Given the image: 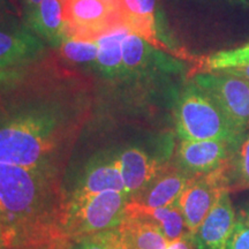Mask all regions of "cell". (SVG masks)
Here are the masks:
<instances>
[{"mask_svg": "<svg viewBox=\"0 0 249 249\" xmlns=\"http://www.w3.org/2000/svg\"><path fill=\"white\" fill-rule=\"evenodd\" d=\"M61 174L0 163V224L7 249H68Z\"/></svg>", "mask_w": 249, "mask_h": 249, "instance_id": "1", "label": "cell"}, {"mask_svg": "<svg viewBox=\"0 0 249 249\" xmlns=\"http://www.w3.org/2000/svg\"><path fill=\"white\" fill-rule=\"evenodd\" d=\"M75 114L59 102L35 101L0 114V163L61 174Z\"/></svg>", "mask_w": 249, "mask_h": 249, "instance_id": "2", "label": "cell"}, {"mask_svg": "<svg viewBox=\"0 0 249 249\" xmlns=\"http://www.w3.org/2000/svg\"><path fill=\"white\" fill-rule=\"evenodd\" d=\"M177 133L181 140H222L238 148L246 136L235 130L213 98L194 82L186 87L176 107Z\"/></svg>", "mask_w": 249, "mask_h": 249, "instance_id": "3", "label": "cell"}, {"mask_svg": "<svg viewBox=\"0 0 249 249\" xmlns=\"http://www.w3.org/2000/svg\"><path fill=\"white\" fill-rule=\"evenodd\" d=\"M129 196L116 191L65 200L64 232L73 242L86 236L118 229L126 217Z\"/></svg>", "mask_w": 249, "mask_h": 249, "instance_id": "4", "label": "cell"}, {"mask_svg": "<svg viewBox=\"0 0 249 249\" xmlns=\"http://www.w3.org/2000/svg\"><path fill=\"white\" fill-rule=\"evenodd\" d=\"M65 39L92 42L123 26L112 0H64Z\"/></svg>", "mask_w": 249, "mask_h": 249, "instance_id": "5", "label": "cell"}, {"mask_svg": "<svg viewBox=\"0 0 249 249\" xmlns=\"http://www.w3.org/2000/svg\"><path fill=\"white\" fill-rule=\"evenodd\" d=\"M224 112L235 130L246 136L249 130V81L220 74H201L194 79Z\"/></svg>", "mask_w": 249, "mask_h": 249, "instance_id": "6", "label": "cell"}, {"mask_svg": "<svg viewBox=\"0 0 249 249\" xmlns=\"http://www.w3.org/2000/svg\"><path fill=\"white\" fill-rule=\"evenodd\" d=\"M64 189L65 200L110 191L127 194L116 149L102 150L91 156Z\"/></svg>", "mask_w": 249, "mask_h": 249, "instance_id": "7", "label": "cell"}, {"mask_svg": "<svg viewBox=\"0 0 249 249\" xmlns=\"http://www.w3.org/2000/svg\"><path fill=\"white\" fill-rule=\"evenodd\" d=\"M229 164L211 173L193 177L176 202L191 235L196 232L220 196L230 192L227 181Z\"/></svg>", "mask_w": 249, "mask_h": 249, "instance_id": "8", "label": "cell"}, {"mask_svg": "<svg viewBox=\"0 0 249 249\" xmlns=\"http://www.w3.org/2000/svg\"><path fill=\"white\" fill-rule=\"evenodd\" d=\"M44 50V42L27 24L0 17V73L35 61Z\"/></svg>", "mask_w": 249, "mask_h": 249, "instance_id": "9", "label": "cell"}, {"mask_svg": "<svg viewBox=\"0 0 249 249\" xmlns=\"http://www.w3.org/2000/svg\"><path fill=\"white\" fill-rule=\"evenodd\" d=\"M118 161L129 200L140 194L164 169L169 166L170 154H154L141 144L116 149Z\"/></svg>", "mask_w": 249, "mask_h": 249, "instance_id": "10", "label": "cell"}, {"mask_svg": "<svg viewBox=\"0 0 249 249\" xmlns=\"http://www.w3.org/2000/svg\"><path fill=\"white\" fill-rule=\"evenodd\" d=\"M236 149L222 140H182L177 151L176 166L192 178L211 173L229 164Z\"/></svg>", "mask_w": 249, "mask_h": 249, "instance_id": "11", "label": "cell"}, {"mask_svg": "<svg viewBox=\"0 0 249 249\" xmlns=\"http://www.w3.org/2000/svg\"><path fill=\"white\" fill-rule=\"evenodd\" d=\"M236 222L230 192H225L192 235L196 249H225Z\"/></svg>", "mask_w": 249, "mask_h": 249, "instance_id": "12", "label": "cell"}, {"mask_svg": "<svg viewBox=\"0 0 249 249\" xmlns=\"http://www.w3.org/2000/svg\"><path fill=\"white\" fill-rule=\"evenodd\" d=\"M191 179L192 177L180 171L176 165H169L140 194L130 198L129 202L147 208L169 207L178 201Z\"/></svg>", "mask_w": 249, "mask_h": 249, "instance_id": "13", "label": "cell"}, {"mask_svg": "<svg viewBox=\"0 0 249 249\" xmlns=\"http://www.w3.org/2000/svg\"><path fill=\"white\" fill-rule=\"evenodd\" d=\"M26 24L40 39L58 48L65 40L64 0H42L28 8Z\"/></svg>", "mask_w": 249, "mask_h": 249, "instance_id": "14", "label": "cell"}, {"mask_svg": "<svg viewBox=\"0 0 249 249\" xmlns=\"http://www.w3.org/2000/svg\"><path fill=\"white\" fill-rule=\"evenodd\" d=\"M127 249H167L169 240L151 220L126 213L118 227Z\"/></svg>", "mask_w": 249, "mask_h": 249, "instance_id": "15", "label": "cell"}, {"mask_svg": "<svg viewBox=\"0 0 249 249\" xmlns=\"http://www.w3.org/2000/svg\"><path fill=\"white\" fill-rule=\"evenodd\" d=\"M119 12L123 26L147 42L156 43L155 0H112Z\"/></svg>", "mask_w": 249, "mask_h": 249, "instance_id": "16", "label": "cell"}, {"mask_svg": "<svg viewBox=\"0 0 249 249\" xmlns=\"http://www.w3.org/2000/svg\"><path fill=\"white\" fill-rule=\"evenodd\" d=\"M126 213L136 214V216L151 220L160 227L169 242L179 240L186 236H192L187 229L181 210L177 203L169 207L147 208L128 202Z\"/></svg>", "mask_w": 249, "mask_h": 249, "instance_id": "17", "label": "cell"}, {"mask_svg": "<svg viewBox=\"0 0 249 249\" xmlns=\"http://www.w3.org/2000/svg\"><path fill=\"white\" fill-rule=\"evenodd\" d=\"M128 34L130 31L126 27H119L98 39L96 64L99 73L108 80L121 79L124 75L123 42Z\"/></svg>", "mask_w": 249, "mask_h": 249, "instance_id": "18", "label": "cell"}, {"mask_svg": "<svg viewBox=\"0 0 249 249\" xmlns=\"http://www.w3.org/2000/svg\"><path fill=\"white\" fill-rule=\"evenodd\" d=\"M158 55L144 38L135 34H128L123 42V77L144 75L157 64Z\"/></svg>", "mask_w": 249, "mask_h": 249, "instance_id": "19", "label": "cell"}, {"mask_svg": "<svg viewBox=\"0 0 249 249\" xmlns=\"http://www.w3.org/2000/svg\"><path fill=\"white\" fill-rule=\"evenodd\" d=\"M227 181L230 193L249 189V135L242 140L230 160Z\"/></svg>", "mask_w": 249, "mask_h": 249, "instance_id": "20", "label": "cell"}, {"mask_svg": "<svg viewBox=\"0 0 249 249\" xmlns=\"http://www.w3.org/2000/svg\"><path fill=\"white\" fill-rule=\"evenodd\" d=\"M68 249H127L118 229L73 241Z\"/></svg>", "mask_w": 249, "mask_h": 249, "instance_id": "21", "label": "cell"}, {"mask_svg": "<svg viewBox=\"0 0 249 249\" xmlns=\"http://www.w3.org/2000/svg\"><path fill=\"white\" fill-rule=\"evenodd\" d=\"M61 51L67 59L80 64H91L98 57V45L92 42L65 39L61 44Z\"/></svg>", "mask_w": 249, "mask_h": 249, "instance_id": "22", "label": "cell"}, {"mask_svg": "<svg viewBox=\"0 0 249 249\" xmlns=\"http://www.w3.org/2000/svg\"><path fill=\"white\" fill-rule=\"evenodd\" d=\"M208 65L211 70L214 71H224L227 68L249 65V44L231 51L218 52L211 55L208 60Z\"/></svg>", "mask_w": 249, "mask_h": 249, "instance_id": "23", "label": "cell"}, {"mask_svg": "<svg viewBox=\"0 0 249 249\" xmlns=\"http://www.w3.org/2000/svg\"><path fill=\"white\" fill-rule=\"evenodd\" d=\"M225 249H249V222L239 214Z\"/></svg>", "mask_w": 249, "mask_h": 249, "instance_id": "24", "label": "cell"}, {"mask_svg": "<svg viewBox=\"0 0 249 249\" xmlns=\"http://www.w3.org/2000/svg\"><path fill=\"white\" fill-rule=\"evenodd\" d=\"M223 73L230 74V75L241 77V79H245L249 81V65H244V66L239 67H233V68H227V70L222 71Z\"/></svg>", "mask_w": 249, "mask_h": 249, "instance_id": "25", "label": "cell"}, {"mask_svg": "<svg viewBox=\"0 0 249 249\" xmlns=\"http://www.w3.org/2000/svg\"><path fill=\"white\" fill-rule=\"evenodd\" d=\"M193 246L194 244H193L192 236H186V238L170 242L167 249H193Z\"/></svg>", "mask_w": 249, "mask_h": 249, "instance_id": "26", "label": "cell"}, {"mask_svg": "<svg viewBox=\"0 0 249 249\" xmlns=\"http://www.w3.org/2000/svg\"><path fill=\"white\" fill-rule=\"evenodd\" d=\"M239 216L244 217L246 220H248V222H249V203H247L241 208L240 213H239Z\"/></svg>", "mask_w": 249, "mask_h": 249, "instance_id": "27", "label": "cell"}, {"mask_svg": "<svg viewBox=\"0 0 249 249\" xmlns=\"http://www.w3.org/2000/svg\"><path fill=\"white\" fill-rule=\"evenodd\" d=\"M40 1H42V0H26L28 8H31V7H34V6L38 5Z\"/></svg>", "mask_w": 249, "mask_h": 249, "instance_id": "28", "label": "cell"}, {"mask_svg": "<svg viewBox=\"0 0 249 249\" xmlns=\"http://www.w3.org/2000/svg\"><path fill=\"white\" fill-rule=\"evenodd\" d=\"M0 247H2V232H1V224H0Z\"/></svg>", "mask_w": 249, "mask_h": 249, "instance_id": "29", "label": "cell"}]
</instances>
